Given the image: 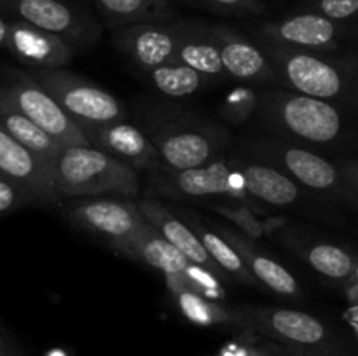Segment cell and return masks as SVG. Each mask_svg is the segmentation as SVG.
Returning <instances> with one entry per match:
<instances>
[{
    "mask_svg": "<svg viewBox=\"0 0 358 356\" xmlns=\"http://www.w3.org/2000/svg\"><path fill=\"white\" fill-rule=\"evenodd\" d=\"M243 156L271 164L297 185L331 201L357 206L358 166L355 159L332 161L315 149L280 138L247 142Z\"/></svg>",
    "mask_w": 358,
    "mask_h": 356,
    "instance_id": "cell-2",
    "label": "cell"
},
{
    "mask_svg": "<svg viewBox=\"0 0 358 356\" xmlns=\"http://www.w3.org/2000/svg\"><path fill=\"white\" fill-rule=\"evenodd\" d=\"M178 313L192 325L206 328H226V330L245 332L243 323L238 318L234 307L219 300L206 299L187 288H170Z\"/></svg>",
    "mask_w": 358,
    "mask_h": 356,
    "instance_id": "cell-24",
    "label": "cell"
},
{
    "mask_svg": "<svg viewBox=\"0 0 358 356\" xmlns=\"http://www.w3.org/2000/svg\"><path fill=\"white\" fill-rule=\"evenodd\" d=\"M255 40L301 51L339 54L348 40V28L317 13H299L276 21H264L252 28Z\"/></svg>",
    "mask_w": 358,
    "mask_h": 356,
    "instance_id": "cell-11",
    "label": "cell"
},
{
    "mask_svg": "<svg viewBox=\"0 0 358 356\" xmlns=\"http://www.w3.org/2000/svg\"><path fill=\"white\" fill-rule=\"evenodd\" d=\"M213 230L219 232L236 250V253L240 255L241 260L245 262L247 269L259 285L266 286L273 293L285 297V299H303V290H301L296 276L285 265L280 264L269 251L259 246L257 241L222 225H215Z\"/></svg>",
    "mask_w": 358,
    "mask_h": 356,
    "instance_id": "cell-19",
    "label": "cell"
},
{
    "mask_svg": "<svg viewBox=\"0 0 358 356\" xmlns=\"http://www.w3.org/2000/svg\"><path fill=\"white\" fill-rule=\"evenodd\" d=\"M259 93L250 86L234 87L219 107V115L226 122L240 126L257 112Z\"/></svg>",
    "mask_w": 358,
    "mask_h": 356,
    "instance_id": "cell-31",
    "label": "cell"
},
{
    "mask_svg": "<svg viewBox=\"0 0 358 356\" xmlns=\"http://www.w3.org/2000/svg\"><path fill=\"white\" fill-rule=\"evenodd\" d=\"M203 206H206L212 212L219 213L222 218L229 220L231 223H234L238 229V232L245 234L250 239L257 241L264 236H271V234L278 232L280 229L285 227V218L283 216H271V218H259L257 213L254 209L248 208L243 202L236 201H213V202H205Z\"/></svg>",
    "mask_w": 358,
    "mask_h": 356,
    "instance_id": "cell-29",
    "label": "cell"
},
{
    "mask_svg": "<svg viewBox=\"0 0 358 356\" xmlns=\"http://www.w3.org/2000/svg\"><path fill=\"white\" fill-rule=\"evenodd\" d=\"M210 30L219 45L220 61L227 79L248 84L278 82L271 61L257 40H252L229 24H210Z\"/></svg>",
    "mask_w": 358,
    "mask_h": 356,
    "instance_id": "cell-15",
    "label": "cell"
},
{
    "mask_svg": "<svg viewBox=\"0 0 358 356\" xmlns=\"http://www.w3.org/2000/svg\"><path fill=\"white\" fill-rule=\"evenodd\" d=\"M0 356H16L13 346H10L9 342L2 337V334H0Z\"/></svg>",
    "mask_w": 358,
    "mask_h": 356,
    "instance_id": "cell-38",
    "label": "cell"
},
{
    "mask_svg": "<svg viewBox=\"0 0 358 356\" xmlns=\"http://www.w3.org/2000/svg\"><path fill=\"white\" fill-rule=\"evenodd\" d=\"M58 199L135 198L140 175L94 147H63L51 163Z\"/></svg>",
    "mask_w": 358,
    "mask_h": 356,
    "instance_id": "cell-4",
    "label": "cell"
},
{
    "mask_svg": "<svg viewBox=\"0 0 358 356\" xmlns=\"http://www.w3.org/2000/svg\"><path fill=\"white\" fill-rule=\"evenodd\" d=\"M182 2H191V0H182Z\"/></svg>",
    "mask_w": 358,
    "mask_h": 356,
    "instance_id": "cell-41",
    "label": "cell"
},
{
    "mask_svg": "<svg viewBox=\"0 0 358 356\" xmlns=\"http://www.w3.org/2000/svg\"><path fill=\"white\" fill-rule=\"evenodd\" d=\"M219 13L234 16H261L268 13V7L261 0H203Z\"/></svg>",
    "mask_w": 358,
    "mask_h": 356,
    "instance_id": "cell-33",
    "label": "cell"
},
{
    "mask_svg": "<svg viewBox=\"0 0 358 356\" xmlns=\"http://www.w3.org/2000/svg\"><path fill=\"white\" fill-rule=\"evenodd\" d=\"M62 209L72 225L103 239L114 251L147 222L138 202L129 198L69 199Z\"/></svg>",
    "mask_w": 358,
    "mask_h": 356,
    "instance_id": "cell-10",
    "label": "cell"
},
{
    "mask_svg": "<svg viewBox=\"0 0 358 356\" xmlns=\"http://www.w3.org/2000/svg\"><path fill=\"white\" fill-rule=\"evenodd\" d=\"M119 255L129 260L142 262L149 267L164 274H180L187 267L189 260L170 243L164 239L149 222L143 223L124 244L117 248Z\"/></svg>",
    "mask_w": 358,
    "mask_h": 356,
    "instance_id": "cell-23",
    "label": "cell"
},
{
    "mask_svg": "<svg viewBox=\"0 0 358 356\" xmlns=\"http://www.w3.org/2000/svg\"><path fill=\"white\" fill-rule=\"evenodd\" d=\"M147 194L168 195L177 199H192L205 205L213 201H236L243 202L255 213L266 215L268 208L259 205L248 195L241 184V177L229 157L222 156L210 164L192 170H166L161 168L149 173Z\"/></svg>",
    "mask_w": 358,
    "mask_h": 356,
    "instance_id": "cell-6",
    "label": "cell"
},
{
    "mask_svg": "<svg viewBox=\"0 0 358 356\" xmlns=\"http://www.w3.org/2000/svg\"><path fill=\"white\" fill-rule=\"evenodd\" d=\"M3 49L28 70L65 68L76 56L73 47L65 40L20 20L7 23Z\"/></svg>",
    "mask_w": 358,
    "mask_h": 356,
    "instance_id": "cell-16",
    "label": "cell"
},
{
    "mask_svg": "<svg viewBox=\"0 0 358 356\" xmlns=\"http://www.w3.org/2000/svg\"><path fill=\"white\" fill-rule=\"evenodd\" d=\"M0 94L62 147H91L79 126L28 72L3 70L0 77Z\"/></svg>",
    "mask_w": 358,
    "mask_h": 356,
    "instance_id": "cell-9",
    "label": "cell"
},
{
    "mask_svg": "<svg viewBox=\"0 0 358 356\" xmlns=\"http://www.w3.org/2000/svg\"><path fill=\"white\" fill-rule=\"evenodd\" d=\"M28 75L48 91L80 131L126 119L124 105L114 94L77 73L56 68L28 70Z\"/></svg>",
    "mask_w": 358,
    "mask_h": 356,
    "instance_id": "cell-8",
    "label": "cell"
},
{
    "mask_svg": "<svg viewBox=\"0 0 358 356\" xmlns=\"http://www.w3.org/2000/svg\"><path fill=\"white\" fill-rule=\"evenodd\" d=\"M311 13H317L327 20L345 24L353 20L358 10V0H310Z\"/></svg>",
    "mask_w": 358,
    "mask_h": 356,
    "instance_id": "cell-32",
    "label": "cell"
},
{
    "mask_svg": "<svg viewBox=\"0 0 358 356\" xmlns=\"http://www.w3.org/2000/svg\"><path fill=\"white\" fill-rule=\"evenodd\" d=\"M149 80L161 94L168 98L194 96L210 82L205 75L177 59L149 70Z\"/></svg>",
    "mask_w": 358,
    "mask_h": 356,
    "instance_id": "cell-28",
    "label": "cell"
},
{
    "mask_svg": "<svg viewBox=\"0 0 358 356\" xmlns=\"http://www.w3.org/2000/svg\"><path fill=\"white\" fill-rule=\"evenodd\" d=\"M255 114L276 138L308 149H334L350 140L341 108L289 89L259 94Z\"/></svg>",
    "mask_w": 358,
    "mask_h": 356,
    "instance_id": "cell-1",
    "label": "cell"
},
{
    "mask_svg": "<svg viewBox=\"0 0 358 356\" xmlns=\"http://www.w3.org/2000/svg\"><path fill=\"white\" fill-rule=\"evenodd\" d=\"M268 348L271 349V353L275 356H322V355H317V353L296 351V349L283 348V346H278V344H268Z\"/></svg>",
    "mask_w": 358,
    "mask_h": 356,
    "instance_id": "cell-35",
    "label": "cell"
},
{
    "mask_svg": "<svg viewBox=\"0 0 358 356\" xmlns=\"http://www.w3.org/2000/svg\"><path fill=\"white\" fill-rule=\"evenodd\" d=\"M178 40H180L178 21L131 24L121 28V31L115 35V44L119 45V49L145 72L175 59Z\"/></svg>",
    "mask_w": 358,
    "mask_h": 356,
    "instance_id": "cell-18",
    "label": "cell"
},
{
    "mask_svg": "<svg viewBox=\"0 0 358 356\" xmlns=\"http://www.w3.org/2000/svg\"><path fill=\"white\" fill-rule=\"evenodd\" d=\"M229 163L240 173L241 184L254 201L273 208H296L308 199L306 191L271 164L252 157L234 156Z\"/></svg>",
    "mask_w": 358,
    "mask_h": 356,
    "instance_id": "cell-17",
    "label": "cell"
},
{
    "mask_svg": "<svg viewBox=\"0 0 358 356\" xmlns=\"http://www.w3.org/2000/svg\"><path fill=\"white\" fill-rule=\"evenodd\" d=\"M45 356H66V355L62 351V349H52V351H49Z\"/></svg>",
    "mask_w": 358,
    "mask_h": 356,
    "instance_id": "cell-40",
    "label": "cell"
},
{
    "mask_svg": "<svg viewBox=\"0 0 358 356\" xmlns=\"http://www.w3.org/2000/svg\"><path fill=\"white\" fill-rule=\"evenodd\" d=\"M7 37V21L0 16V47H3Z\"/></svg>",
    "mask_w": 358,
    "mask_h": 356,
    "instance_id": "cell-39",
    "label": "cell"
},
{
    "mask_svg": "<svg viewBox=\"0 0 358 356\" xmlns=\"http://www.w3.org/2000/svg\"><path fill=\"white\" fill-rule=\"evenodd\" d=\"M185 222H187L189 225H191V229L194 230L198 239L201 241L203 248L206 250V253L210 255V258H212L227 276H231L233 279L240 281L241 285L261 286L255 281L254 276L250 274V271L247 269L245 262L241 260L240 255L236 253V250H234L219 232L208 229L206 223L199 222L194 216H189Z\"/></svg>",
    "mask_w": 358,
    "mask_h": 356,
    "instance_id": "cell-27",
    "label": "cell"
},
{
    "mask_svg": "<svg viewBox=\"0 0 358 356\" xmlns=\"http://www.w3.org/2000/svg\"><path fill=\"white\" fill-rule=\"evenodd\" d=\"M138 202V208L142 212L143 218L164 237L170 241L191 264L201 265V267L208 269V271L215 272L219 278L227 279V274L210 258L206 250L203 248L201 241L198 239L194 230L191 229L187 222L175 215L166 205L152 198H145Z\"/></svg>",
    "mask_w": 358,
    "mask_h": 356,
    "instance_id": "cell-20",
    "label": "cell"
},
{
    "mask_svg": "<svg viewBox=\"0 0 358 356\" xmlns=\"http://www.w3.org/2000/svg\"><path fill=\"white\" fill-rule=\"evenodd\" d=\"M30 205H35V201L27 192H23L20 187L10 184V181L0 178V216Z\"/></svg>",
    "mask_w": 358,
    "mask_h": 356,
    "instance_id": "cell-34",
    "label": "cell"
},
{
    "mask_svg": "<svg viewBox=\"0 0 358 356\" xmlns=\"http://www.w3.org/2000/svg\"><path fill=\"white\" fill-rule=\"evenodd\" d=\"M83 133L91 147L108 154L138 173L140 171L150 173L163 168L152 140L129 122H108L96 128L84 129Z\"/></svg>",
    "mask_w": 358,
    "mask_h": 356,
    "instance_id": "cell-14",
    "label": "cell"
},
{
    "mask_svg": "<svg viewBox=\"0 0 358 356\" xmlns=\"http://www.w3.org/2000/svg\"><path fill=\"white\" fill-rule=\"evenodd\" d=\"M345 318L346 321L350 323V328H352L353 335L357 337V332H358V327H357V306H350L348 311L345 313Z\"/></svg>",
    "mask_w": 358,
    "mask_h": 356,
    "instance_id": "cell-37",
    "label": "cell"
},
{
    "mask_svg": "<svg viewBox=\"0 0 358 356\" xmlns=\"http://www.w3.org/2000/svg\"><path fill=\"white\" fill-rule=\"evenodd\" d=\"M271 61L276 80L294 93L329 101L336 107H353L357 101L355 56L301 51L257 40Z\"/></svg>",
    "mask_w": 358,
    "mask_h": 356,
    "instance_id": "cell-3",
    "label": "cell"
},
{
    "mask_svg": "<svg viewBox=\"0 0 358 356\" xmlns=\"http://www.w3.org/2000/svg\"><path fill=\"white\" fill-rule=\"evenodd\" d=\"M163 168L192 170L224 156L229 135L226 128L196 114H184L161 124L152 136Z\"/></svg>",
    "mask_w": 358,
    "mask_h": 356,
    "instance_id": "cell-7",
    "label": "cell"
},
{
    "mask_svg": "<svg viewBox=\"0 0 358 356\" xmlns=\"http://www.w3.org/2000/svg\"><path fill=\"white\" fill-rule=\"evenodd\" d=\"M180 40L175 59L205 75L210 82H226L227 75L220 61L219 45L210 30V23L178 21Z\"/></svg>",
    "mask_w": 358,
    "mask_h": 356,
    "instance_id": "cell-22",
    "label": "cell"
},
{
    "mask_svg": "<svg viewBox=\"0 0 358 356\" xmlns=\"http://www.w3.org/2000/svg\"><path fill=\"white\" fill-rule=\"evenodd\" d=\"M243 356H275V355H273L271 349L268 348V344L261 346V344H254V342L247 341Z\"/></svg>",
    "mask_w": 358,
    "mask_h": 356,
    "instance_id": "cell-36",
    "label": "cell"
},
{
    "mask_svg": "<svg viewBox=\"0 0 358 356\" xmlns=\"http://www.w3.org/2000/svg\"><path fill=\"white\" fill-rule=\"evenodd\" d=\"M0 6L20 21L59 37L76 52L98 38L96 24L63 0H2Z\"/></svg>",
    "mask_w": 358,
    "mask_h": 356,
    "instance_id": "cell-12",
    "label": "cell"
},
{
    "mask_svg": "<svg viewBox=\"0 0 358 356\" xmlns=\"http://www.w3.org/2000/svg\"><path fill=\"white\" fill-rule=\"evenodd\" d=\"M0 178L27 192L35 205L59 202L52 188L51 164L21 145L0 126Z\"/></svg>",
    "mask_w": 358,
    "mask_h": 356,
    "instance_id": "cell-13",
    "label": "cell"
},
{
    "mask_svg": "<svg viewBox=\"0 0 358 356\" xmlns=\"http://www.w3.org/2000/svg\"><path fill=\"white\" fill-rule=\"evenodd\" d=\"M247 334L271 339L273 344L322 356L343 355L346 339L324 318L289 307H268L257 304L234 306Z\"/></svg>",
    "mask_w": 358,
    "mask_h": 356,
    "instance_id": "cell-5",
    "label": "cell"
},
{
    "mask_svg": "<svg viewBox=\"0 0 358 356\" xmlns=\"http://www.w3.org/2000/svg\"><path fill=\"white\" fill-rule=\"evenodd\" d=\"M105 20L115 27L170 21L173 7L168 0H94Z\"/></svg>",
    "mask_w": 358,
    "mask_h": 356,
    "instance_id": "cell-26",
    "label": "cell"
},
{
    "mask_svg": "<svg viewBox=\"0 0 358 356\" xmlns=\"http://www.w3.org/2000/svg\"><path fill=\"white\" fill-rule=\"evenodd\" d=\"M164 283L170 288H187L198 295L212 300H226V279L219 278L215 272L189 262L180 274H164Z\"/></svg>",
    "mask_w": 358,
    "mask_h": 356,
    "instance_id": "cell-30",
    "label": "cell"
},
{
    "mask_svg": "<svg viewBox=\"0 0 358 356\" xmlns=\"http://www.w3.org/2000/svg\"><path fill=\"white\" fill-rule=\"evenodd\" d=\"M282 241L315 272L336 285L343 286L346 281L358 276L355 253L346 246L331 241L303 237L296 232L282 234Z\"/></svg>",
    "mask_w": 358,
    "mask_h": 356,
    "instance_id": "cell-21",
    "label": "cell"
},
{
    "mask_svg": "<svg viewBox=\"0 0 358 356\" xmlns=\"http://www.w3.org/2000/svg\"><path fill=\"white\" fill-rule=\"evenodd\" d=\"M0 126L3 131L9 133L16 142L27 147L30 152L51 164L63 149L58 142L45 135L41 128L34 124L28 117H24L3 94H0Z\"/></svg>",
    "mask_w": 358,
    "mask_h": 356,
    "instance_id": "cell-25",
    "label": "cell"
}]
</instances>
